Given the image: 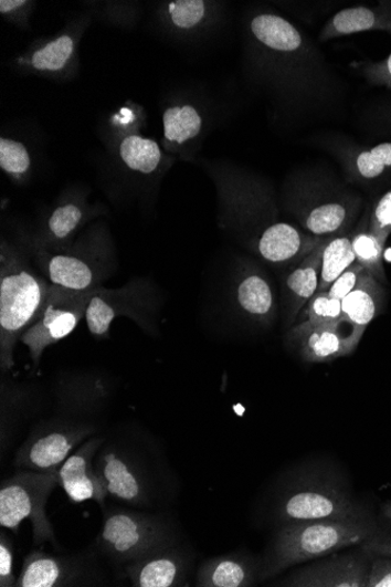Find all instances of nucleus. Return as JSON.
<instances>
[{"label":"nucleus","mask_w":391,"mask_h":587,"mask_svg":"<svg viewBox=\"0 0 391 587\" xmlns=\"http://www.w3.org/2000/svg\"><path fill=\"white\" fill-rule=\"evenodd\" d=\"M380 532L366 515L284 524L261 564L260 581L284 573L288 567L359 546Z\"/></svg>","instance_id":"1"},{"label":"nucleus","mask_w":391,"mask_h":587,"mask_svg":"<svg viewBox=\"0 0 391 587\" xmlns=\"http://www.w3.org/2000/svg\"><path fill=\"white\" fill-rule=\"evenodd\" d=\"M51 283L39 275L27 254L2 241L0 250V368L14 367V348L41 316Z\"/></svg>","instance_id":"2"},{"label":"nucleus","mask_w":391,"mask_h":587,"mask_svg":"<svg viewBox=\"0 0 391 587\" xmlns=\"http://www.w3.org/2000/svg\"><path fill=\"white\" fill-rule=\"evenodd\" d=\"M42 275L53 285L73 291L104 286L117 270L115 247L108 228L97 222L87 228L67 249H31Z\"/></svg>","instance_id":"3"},{"label":"nucleus","mask_w":391,"mask_h":587,"mask_svg":"<svg viewBox=\"0 0 391 587\" xmlns=\"http://www.w3.org/2000/svg\"><path fill=\"white\" fill-rule=\"evenodd\" d=\"M279 523L340 520L366 515L335 476L303 472L286 485L276 501Z\"/></svg>","instance_id":"4"},{"label":"nucleus","mask_w":391,"mask_h":587,"mask_svg":"<svg viewBox=\"0 0 391 587\" xmlns=\"http://www.w3.org/2000/svg\"><path fill=\"white\" fill-rule=\"evenodd\" d=\"M161 296L158 285L136 277L119 289L97 287L86 312V324L95 338L107 339L116 318L127 317L146 334H158Z\"/></svg>","instance_id":"5"},{"label":"nucleus","mask_w":391,"mask_h":587,"mask_svg":"<svg viewBox=\"0 0 391 587\" xmlns=\"http://www.w3.org/2000/svg\"><path fill=\"white\" fill-rule=\"evenodd\" d=\"M59 471L39 473L18 472L0 486V526L18 533L21 524L32 523L33 542L56 544L53 525L46 514V504L59 484Z\"/></svg>","instance_id":"6"},{"label":"nucleus","mask_w":391,"mask_h":587,"mask_svg":"<svg viewBox=\"0 0 391 587\" xmlns=\"http://www.w3.org/2000/svg\"><path fill=\"white\" fill-rule=\"evenodd\" d=\"M173 543L167 522L159 516L115 509L105 514L97 549L117 564L138 560Z\"/></svg>","instance_id":"7"},{"label":"nucleus","mask_w":391,"mask_h":587,"mask_svg":"<svg viewBox=\"0 0 391 587\" xmlns=\"http://www.w3.org/2000/svg\"><path fill=\"white\" fill-rule=\"evenodd\" d=\"M94 424L57 418L35 427L31 436L17 450L14 465L39 473L59 471L73 454V450L92 438Z\"/></svg>","instance_id":"8"},{"label":"nucleus","mask_w":391,"mask_h":587,"mask_svg":"<svg viewBox=\"0 0 391 587\" xmlns=\"http://www.w3.org/2000/svg\"><path fill=\"white\" fill-rule=\"evenodd\" d=\"M93 291H73L51 284L41 316L21 338V343L29 348L34 368L41 364L47 347L68 337L86 317Z\"/></svg>","instance_id":"9"},{"label":"nucleus","mask_w":391,"mask_h":587,"mask_svg":"<svg viewBox=\"0 0 391 587\" xmlns=\"http://www.w3.org/2000/svg\"><path fill=\"white\" fill-rule=\"evenodd\" d=\"M103 212L101 207L88 205L85 191H66L47 211L31 248L49 251L67 249L81 237L87 223Z\"/></svg>","instance_id":"10"},{"label":"nucleus","mask_w":391,"mask_h":587,"mask_svg":"<svg viewBox=\"0 0 391 587\" xmlns=\"http://www.w3.org/2000/svg\"><path fill=\"white\" fill-rule=\"evenodd\" d=\"M374 555L363 551L334 554L323 560L303 567L278 583L283 586L367 587L369 567Z\"/></svg>","instance_id":"11"},{"label":"nucleus","mask_w":391,"mask_h":587,"mask_svg":"<svg viewBox=\"0 0 391 587\" xmlns=\"http://www.w3.org/2000/svg\"><path fill=\"white\" fill-rule=\"evenodd\" d=\"M299 355L308 363H328L353 354L362 332L345 319L334 324L300 323L290 331Z\"/></svg>","instance_id":"12"},{"label":"nucleus","mask_w":391,"mask_h":587,"mask_svg":"<svg viewBox=\"0 0 391 587\" xmlns=\"http://www.w3.org/2000/svg\"><path fill=\"white\" fill-rule=\"evenodd\" d=\"M103 443L101 437L88 439L59 468V484L72 502L95 501L105 505L109 495L95 468V458Z\"/></svg>","instance_id":"13"},{"label":"nucleus","mask_w":391,"mask_h":587,"mask_svg":"<svg viewBox=\"0 0 391 587\" xmlns=\"http://www.w3.org/2000/svg\"><path fill=\"white\" fill-rule=\"evenodd\" d=\"M95 468L105 483L108 495L131 505L149 502V488L145 473L129 457L106 447L95 458Z\"/></svg>","instance_id":"14"},{"label":"nucleus","mask_w":391,"mask_h":587,"mask_svg":"<svg viewBox=\"0 0 391 587\" xmlns=\"http://www.w3.org/2000/svg\"><path fill=\"white\" fill-rule=\"evenodd\" d=\"M188 569V557L172 544L125 566L129 580L136 587L182 586Z\"/></svg>","instance_id":"15"},{"label":"nucleus","mask_w":391,"mask_h":587,"mask_svg":"<svg viewBox=\"0 0 391 587\" xmlns=\"http://www.w3.org/2000/svg\"><path fill=\"white\" fill-rule=\"evenodd\" d=\"M324 240L306 238L292 224L277 222L264 228L257 239L256 248L260 256L276 265H283L298 258H305Z\"/></svg>","instance_id":"16"},{"label":"nucleus","mask_w":391,"mask_h":587,"mask_svg":"<svg viewBox=\"0 0 391 587\" xmlns=\"http://www.w3.org/2000/svg\"><path fill=\"white\" fill-rule=\"evenodd\" d=\"M384 31L391 34V2L378 7H353L339 11L323 28L320 42L361 32Z\"/></svg>","instance_id":"17"},{"label":"nucleus","mask_w":391,"mask_h":587,"mask_svg":"<svg viewBox=\"0 0 391 587\" xmlns=\"http://www.w3.org/2000/svg\"><path fill=\"white\" fill-rule=\"evenodd\" d=\"M261 566L251 557L233 554L208 559L198 573V586L249 587L260 580Z\"/></svg>","instance_id":"18"},{"label":"nucleus","mask_w":391,"mask_h":587,"mask_svg":"<svg viewBox=\"0 0 391 587\" xmlns=\"http://www.w3.org/2000/svg\"><path fill=\"white\" fill-rule=\"evenodd\" d=\"M80 577L73 560L34 551L24 559L23 569L17 579V587L68 586Z\"/></svg>","instance_id":"19"},{"label":"nucleus","mask_w":391,"mask_h":587,"mask_svg":"<svg viewBox=\"0 0 391 587\" xmlns=\"http://www.w3.org/2000/svg\"><path fill=\"white\" fill-rule=\"evenodd\" d=\"M232 298L244 317L265 324L275 313V293L260 272L249 271L233 286Z\"/></svg>","instance_id":"20"},{"label":"nucleus","mask_w":391,"mask_h":587,"mask_svg":"<svg viewBox=\"0 0 391 587\" xmlns=\"http://www.w3.org/2000/svg\"><path fill=\"white\" fill-rule=\"evenodd\" d=\"M324 240L316 249H313L296 269H293L286 279L287 302L289 304V323H295L305 305L317 295L323 253L326 245Z\"/></svg>","instance_id":"21"},{"label":"nucleus","mask_w":391,"mask_h":587,"mask_svg":"<svg viewBox=\"0 0 391 587\" xmlns=\"http://www.w3.org/2000/svg\"><path fill=\"white\" fill-rule=\"evenodd\" d=\"M379 281L364 270L353 291L342 303V318L357 327L362 334L382 310V289Z\"/></svg>","instance_id":"22"},{"label":"nucleus","mask_w":391,"mask_h":587,"mask_svg":"<svg viewBox=\"0 0 391 587\" xmlns=\"http://www.w3.org/2000/svg\"><path fill=\"white\" fill-rule=\"evenodd\" d=\"M250 29L254 39L270 51L292 54L304 46L300 31L287 19L277 14L261 13L254 17Z\"/></svg>","instance_id":"23"},{"label":"nucleus","mask_w":391,"mask_h":587,"mask_svg":"<svg viewBox=\"0 0 391 587\" xmlns=\"http://www.w3.org/2000/svg\"><path fill=\"white\" fill-rule=\"evenodd\" d=\"M76 45L77 38L74 33L57 34L34 49L24 63L39 73H62L73 63Z\"/></svg>","instance_id":"24"},{"label":"nucleus","mask_w":391,"mask_h":587,"mask_svg":"<svg viewBox=\"0 0 391 587\" xmlns=\"http://www.w3.org/2000/svg\"><path fill=\"white\" fill-rule=\"evenodd\" d=\"M117 151L128 170L142 176L158 171L163 161V154L158 143L142 138L140 135L125 136Z\"/></svg>","instance_id":"25"},{"label":"nucleus","mask_w":391,"mask_h":587,"mask_svg":"<svg viewBox=\"0 0 391 587\" xmlns=\"http://www.w3.org/2000/svg\"><path fill=\"white\" fill-rule=\"evenodd\" d=\"M203 125L200 111L189 104L169 107L163 113L165 139L173 146H183L198 138Z\"/></svg>","instance_id":"26"},{"label":"nucleus","mask_w":391,"mask_h":587,"mask_svg":"<svg viewBox=\"0 0 391 587\" xmlns=\"http://www.w3.org/2000/svg\"><path fill=\"white\" fill-rule=\"evenodd\" d=\"M357 262L350 234L326 241L323 253L320 283L317 293L327 292L342 273Z\"/></svg>","instance_id":"27"},{"label":"nucleus","mask_w":391,"mask_h":587,"mask_svg":"<svg viewBox=\"0 0 391 587\" xmlns=\"http://www.w3.org/2000/svg\"><path fill=\"white\" fill-rule=\"evenodd\" d=\"M351 219V210L340 202L319 205L307 213L304 221L306 230L316 239L335 237L341 232Z\"/></svg>","instance_id":"28"},{"label":"nucleus","mask_w":391,"mask_h":587,"mask_svg":"<svg viewBox=\"0 0 391 587\" xmlns=\"http://www.w3.org/2000/svg\"><path fill=\"white\" fill-rule=\"evenodd\" d=\"M211 6L204 0H176L167 6L169 24L180 32H193L209 21Z\"/></svg>","instance_id":"29"},{"label":"nucleus","mask_w":391,"mask_h":587,"mask_svg":"<svg viewBox=\"0 0 391 587\" xmlns=\"http://www.w3.org/2000/svg\"><path fill=\"white\" fill-rule=\"evenodd\" d=\"M351 243H353L357 263L363 266L370 275H373L378 281H384V244H382L374 234L368 230L367 224L363 230H358L353 237H351Z\"/></svg>","instance_id":"30"},{"label":"nucleus","mask_w":391,"mask_h":587,"mask_svg":"<svg viewBox=\"0 0 391 587\" xmlns=\"http://www.w3.org/2000/svg\"><path fill=\"white\" fill-rule=\"evenodd\" d=\"M0 168L15 184H25L32 169L31 154L27 146L3 136L0 140Z\"/></svg>","instance_id":"31"},{"label":"nucleus","mask_w":391,"mask_h":587,"mask_svg":"<svg viewBox=\"0 0 391 587\" xmlns=\"http://www.w3.org/2000/svg\"><path fill=\"white\" fill-rule=\"evenodd\" d=\"M356 172L366 181H373L391 169V143H382L357 153L353 160Z\"/></svg>","instance_id":"32"},{"label":"nucleus","mask_w":391,"mask_h":587,"mask_svg":"<svg viewBox=\"0 0 391 587\" xmlns=\"http://www.w3.org/2000/svg\"><path fill=\"white\" fill-rule=\"evenodd\" d=\"M304 308L303 322L311 325L334 324L344 319L341 301L330 298L327 292L317 293Z\"/></svg>","instance_id":"33"},{"label":"nucleus","mask_w":391,"mask_h":587,"mask_svg":"<svg viewBox=\"0 0 391 587\" xmlns=\"http://www.w3.org/2000/svg\"><path fill=\"white\" fill-rule=\"evenodd\" d=\"M368 230L385 245L391 234V189L376 203L371 210Z\"/></svg>","instance_id":"34"},{"label":"nucleus","mask_w":391,"mask_h":587,"mask_svg":"<svg viewBox=\"0 0 391 587\" xmlns=\"http://www.w3.org/2000/svg\"><path fill=\"white\" fill-rule=\"evenodd\" d=\"M366 269L357 262L347 269L338 280L330 285L327 293L330 298L342 301L353 291Z\"/></svg>","instance_id":"35"},{"label":"nucleus","mask_w":391,"mask_h":587,"mask_svg":"<svg viewBox=\"0 0 391 587\" xmlns=\"http://www.w3.org/2000/svg\"><path fill=\"white\" fill-rule=\"evenodd\" d=\"M361 72L370 84L391 90V52L380 62L362 65Z\"/></svg>","instance_id":"36"},{"label":"nucleus","mask_w":391,"mask_h":587,"mask_svg":"<svg viewBox=\"0 0 391 587\" xmlns=\"http://www.w3.org/2000/svg\"><path fill=\"white\" fill-rule=\"evenodd\" d=\"M367 587H391V558L374 555L369 567Z\"/></svg>","instance_id":"37"},{"label":"nucleus","mask_w":391,"mask_h":587,"mask_svg":"<svg viewBox=\"0 0 391 587\" xmlns=\"http://www.w3.org/2000/svg\"><path fill=\"white\" fill-rule=\"evenodd\" d=\"M13 565L11 542L2 534V539H0V586H15L17 578L14 576Z\"/></svg>","instance_id":"38"},{"label":"nucleus","mask_w":391,"mask_h":587,"mask_svg":"<svg viewBox=\"0 0 391 587\" xmlns=\"http://www.w3.org/2000/svg\"><path fill=\"white\" fill-rule=\"evenodd\" d=\"M32 2L25 0H2L0 13L14 23H28V17L33 8Z\"/></svg>","instance_id":"39"},{"label":"nucleus","mask_w":391,"mask_h":587,"mask_svg":"<svg viewBox=\"0 0 391 587\" xmlns=\"http://www.w3.org/2000/svg\"><path fill=\"white\" fill-rule=\"evenodd\" d=\"M361 547L371 555L391 558V534H383L380 531L376 536L362 543Z\"/></svg>","instance_id":"40"},{"label":"nucleus","mask_w":391,"mask_h":587,"mask_svg":"<svg viewBox=\"0 0 391 587\" xmlns=\"http://www.w3.org/2000/svg\"><path fill=\"white\" fill-rule=\"evenodd\" d=\"M382 514L387 520L391 521V503L383 505Z\"/></svg>","instance_id":"41"}]
</instances>
